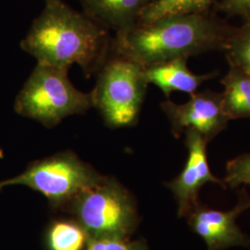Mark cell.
Listing matches in <instances>:
<instances>
[{
	"label": "cell",
	"instance_id": "cell-1",
	"mask_svg": "<svg viewBox=\"0 0 250 250\" xmlns=\"http://www.w3.org/2000/svg\"><path fill=\"white\" fill-rule=\"evenodd\" d=\"M107 28L62 0H45L21 47L37 63L70 69L79 65L90 77L99 72L111 53Z\"/></svg>",
	"mask_w": 250,
	"mask_h": 250
},
{
	"label": "cell",
	"instance_id": "cell-2",
	"mask_svg": "<svg viewBox=\"0 0 250 250\" xmlns=\"http://www.w3.org/2000/svg\"><path fill=\"white\" fill-rule=\"evenodd\" d=\"M233 29L208 13L170 16L117 33L111 53L146 68L179 58L224 51Z\"/></svg>",
	"mask_w": 250,
	"mask_h": 250
},
{
	"label": "cell",
	"instance_id": "cell-3",
	"mask_svg": "<svg viewBox=\"0 0 250 250\" xmlns=\"http://www.w3.org/2000/svg\"><path fill=\"white\" fill-rule=\"evenodd\" d=\"M70 69L37 63L15 100L14 109L47 128L67 117L93 107L91 93L77 89L68 77Z\"/></svg>",
	"mask_w": 250,
	"mask_h": 250
},
{
	"label": "cell",
	"instance_id": "cell-4",
	"mask_svg": "<svg viewBox=\"0 0 250 250\" xmlns=\"http://www.w3.org/2000/svg\"><path fill=\"white\" fill-rule=\"evenodd\" d=\"M98 73L96 86L91 92L93 107L111 128L135 125L149 84L145 68L110 53Z\"/></svg>",
	"mask_w": 250,
	"mask_h": 250
},
{
	"label": "cell",
	"instance_id": "cell-5",
	"mask_svg": "<svg viewBox=\"0 0 250 250\" xmlns=\"http://www.w3.org/2000/svg\"><path fill=\"white\" fill-rule=\"evenodd\" d=\"M72 210L88 238H127L136 225L134 202L113 179H103L72 199Z\"/></svg>",
	"mask_w": 250,
	"mask_h": 250
},
{
	"label": "cell",
	"instance_id": "cell-6",
	"mask_svg": "<svg viewBox=\"0 0 250 250\" xmlns=\"http://www.w3.org/2000/svg\"><path fill=\"white\" fill-rule=\"evenodd\" d=\"M104 178L72 152H63L35 161L18 176L0 182V190L9 186H25L60 206Z\"/></svg>",
	"mask_w": 250,
	"mask_h": 250
},
{
	"label": "cell",
	"instance_id": "cell-7",
	"mask_svg": "<svg viewBox=\"0 0 250 250\" xmlns=\"http://www.w3.org/2000/svg\"><path fill=\"white\" fill-rule=\"evenodd\" d=\"M161 108L175 136L192 129L201 134L208 143L221 134L230 122L224 113L222 93L210 90L191 94L184 104L165 100L161 102Z\"/></svg>",
	"mask_w": 250,
	"mask_h": 250
},
{
	"label": "cell",
	"instance_id": "cell-8",
	"mask_svg": "<svg viewBox=\"0 0 250 250\" xmlns=\"http://www.w3.org/2000/svg\"><path fill=\"white\" fill-rule=\"evenodd\" d=\"M185 133L188 161L182 172L168 184L177 201L180 216H188L199 205L198 193L207 184L225 187L224 181L217 178L210 171L207 157L208 142L204 137L192 129Z\"/></svg>",
	"mask_w": 250,
	"mask_h": 250
},
{
	"label": "cell",
	"instance_id": "cell-9",
	"mask_svg": "<svg viewBox=\"0 0 250 250\" xmlns=\"http://www.w3.org/2000/svg\"><path fill=\"white\" fill-rule=\"evenodd\" d=\"M250 208V199H242L231 210L221 211L197 206L188 215L192 230L206 243L208 250H224L232 247H250V237L242 232L236 219Z\"/></svg>",
	"mask_w": 250,
	"mask_h": 250
},
{
	"label": "cell",
	"instance_id": "cell-10",
	"mask_svg": "<svg viewBox=\"0 0 250 250\" xmlns=\"http://www.w3.org/2000/svg\"><path fill=\"white\" fill-rule=\"evenodd\" d=\"M218 72L196 74L188 67V59L179 58L145 68V76L169 98L174 91L194 94L206 82L217 76Z\"/></svg>",
	"mask_w": 250,
	"mask_h": 250
},
{
	"label": "cell",
	"instance_id": "cell-11",
	"mask_svg": "<svg viewBox=\"0 0 250 250\" xmlns=\"http://www.w3.org/2000/svg\"><path fill=\"white\" fill-rule=\"evenodd\" d=\"M85 14L100 25L117 33L135 26L152 0H81Z\"/></svg>",
	"mask_w": 250,
	"mask_h": 250
},
{
	"label": "cell",
	"instance_id": "cell-12",
	"mask_svg": "<svg viewBox=\"0 0 250 250\" xmlns=\"http://www.w3.org/2000/svg\"><path fill=\"white\" fill-rule=\"evenodd\" d=\"M223 107L231 120L250 119V73L229 64V71L223 77Z\"/></svg>",
	"mask_w": 250,
	"mask_h": 250
},
{
	"label": "cell",
	"instance_id": "cell-13",
	"mask_svg": "<svg viewBox=\"0 0 250 250\" xmlns=\"http://www.w3.org/2000/svg\"><path fill=\"white\" fill-rule=\"evenodd\" d=\"M221 0H152L141 12L137 24H148L170 16L204 14Z\"/></svg>",
	"mask_w": 250,
	"mask_h": 250
},
{
	"label": "cell",
	"instance_id": "cell-14",
	"mask_svg": "<svg viewBox=\"0 0 250 250\" xmlns=\"http://www.w3.org/2000/svg\"><path fill=\"white\" fill-rule=\"evenodd\" d=\"M87 237L80 224L63 221L50 227L47 243L50 250H82Z\"/></svg>",
	"mask_w": 250,
	"mask_h": 250
},
{
	"label": "cell",
	"instance_id": "cell-15",
	"mask_svg": "<svg viewBox=\"0 0 250 250\" xmlns=\"http://www.w3.org/2000/svg\"><path fill=\"white\" fill-rule=\"evenodd\" d=\"M224 51L229 64L250 73V21L233 29Z\"/></svg>",
	"mask_w": 250,
	"mask_h": 250
},
{
	"label": "cell",
	"instance_id": "cell-16",
	"mask_svg": "<svg viewBox=\"0 0 250 250\" xmlns=\"http://www.w3.org/2000/svg\"><path fill=\"white\" fill-rule=\"evenodd\" d=\"M224 186L235 188L241 185L250 188V154H243L226 164Z\"/></svg>",
	"mask_w": 250,
	"mask_h": 250
},
{
	"label": "cell",
	"instance_id": "cell-17",
	"mask_svg": "<svg viewBox=\"0 0 250 250\" xmlns=\"http://www.w3.org/2000/svg\"><path fill=\"white\" fill-rule=\"evenodd\" d=\"M86 250H147L146 245L142 241H128L127 238L104 237L88 238Z\"/></svg>",
	"mask_w": 250,
	"mask_h": 250
},
{
	"label": "cell",
	"instance_id": "cell-18",
	"mask_svg": "<svg viewBox=\"0 0 250 250\" xmlns=\"http://www.w3.org/2000/svg\"><path fill=\"white\" fill-rule=\"evenodd\" d=\"M218 9L229 16H239L250 21V0H221Z\"/></svg>",
	"mask_w": 250,
	"mask_h": 250
},
{
	"label": "cell",
	"instance_id": "cell-19",
	"mask_svg": "<svg viewBox=\"0 0 250 250\" xmlns=\"http://www.w3.org/2000/svg\"><path fill=\"white\" fill-rule=\"evenodd\" d=\"M4 157V154H3V151L0 149V159H2Z\"/></svg>",
	"mask_w": 250,
	"mask_h": 250
}]
</instances>
